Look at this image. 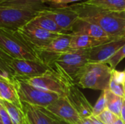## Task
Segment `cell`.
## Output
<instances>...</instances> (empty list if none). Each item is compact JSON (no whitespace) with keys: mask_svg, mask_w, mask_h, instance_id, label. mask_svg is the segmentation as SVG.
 <instances>
[{"mask_svg":"<svg viewBox=\"0 0 125 124\" xmlns=\"http://www.w3.org/2000/svg\"><path fill=\"white\" fill-rule=\"evenodd\" d=\"M78 18L99 26L111 39L125 37V19L111 12L81 1L70 4Z\"/></svg>","mask_w":125,"mask_h":124,"instance_id":"cell-1","label":"cell"},{"mask_svg":"<svg viewBox=\"0 0 125 124\" xmlns=\"http://www.w3.org/2000/svg\"><path fill=\"white\" fill-rule=\"evenodd\" d=\"M89 50H73L59 55L50 66L67 83L73 82L83 67L89 62Z\"/></svg>","mask_w":125,"mask_h":124,"instance_id":"cell-2","label":"cell"},{"mask_svg":"<svg viewBox=\"0 0 125 124\" xmlns=\"http://www.w3.org/2000/svg\"><path fill=\"white\" fill-rule=\"evenodd\" d=\"M112 70L105 64L89 62L78 75L75 83L83 88L104 91L108 89Z\"/></svg>","mask_w":125,"mask_h":124,"instance_id":"cell-3","label":"cell"},{"mask_svg":"<svg viewBox=\"0 0 125 124\" xmlns=\"http://www.w3.org/2000/svg\"><path fill=\"white\" fill-rule=\"evenodd\" d=\"M0 49L12 58L41 61L37 52L21 38L15 30L0 28Z\"/></svg>","mask_w":125,"mask_h":124,"instance_id":"cell-4","label":"cell"},{"mask_svg":"<svg viewBox=\"0 0 125 124\" xmlns=\"http://www.w3.org/2000/svg\"><path fill=\"white\" fill-rule=\"evenodd\" d=\"M15 83L21 103L45 108L61 97L56 94L36 88L18 77L15 78Z\"/></svg>","mask_w":125,"mask_h":124,"instance_id":"cell-5","label":"cell"},{"mask_svg":"<svg viewBox=\"0 0 125 124\" xmlns=\"http://www.w3.org/2000/svg\"><path fill=\"white\" fill-rule=\"evenodd\" d=\"M34 10L0 5V28L17 30L39 14Z\"/></svg>","mask_w":125,"mask_h":124,"instance_id":"cell-6","label":"cell"},{"mask_svg":"<svg viewBox=\"0 0 125 124\" xmlns=\"http://www.w3.org/2000/svg\"><path fill=\"white\" fill-rule=\"evenodd\" d=\"M15 31L35 51L45 47L61 34H64L44 30L29 23L15 30Z\"/></svg>","mask_w":125,"mask_h":124,"instance_id":"cell-7","label":"cell"},{"mask_svg":"<svg viewBox=\"0 0 125 124\" xmlns=\"http://www.w3.org/2000/svg\"><path fill=\"white\" fill-rule=\"evenodd\" d=\"M21 80L26 81L29 85L40 90L54 93L60 96H66L67 84L63 79L53 69L40 76Z\"/></svg>","mask_w":125,"mask_h":124,"instance_id":"cell-8","label":"cell"},{"mask_svg":"<svg viewBox=\"0 0 125 124\" xmlns=\"http://www.w3.org/2000/svg\"><path fill=\"white\" fill-rule=\"evenodd\" d=\"M15 77L20 79H28L44 75L51 70V67L41 61L13 58L9 62Z\"/></svg>","mask_w":125,"mask_h":124,"instance_id":"cell-9","label":"cell"},{"mask_svg":"<svg viewBox=\"0 0 125 124\" xmlns=\"http://www.w3.org/2000/svg\"><path fill=\"white\" fill-rule=\"evenodd\" d=\"M52 19L61 29L71 34L73 24L78 18V14L70 7H45L39 12Z\"/></svg>","mask_w":125,"mask_h":124,"instance_id":"cell-10","label":"cell"},{"mask_svg":"<svg viewBox=\"0 0 125 124\" xmlns=\"http://www.w3.org/2000/svg\"><path fill=\"white\" fill-rule=\"evenodd\" d=\"M65 97L81 118H89L93 115L92 105L78 88L76 83L73 82L67 83V93Z\"/></svg>","mask_w":125,"mask_h":124,"instance_id":"cell-11","label":"cell"},{"mask_svg":"<svg viewBox=\"0 0 125 124\" xmlns=\"http://www.w3.org/2000/svg\"><path fill=\"white\" fill-rule=\"evenodd\" d=\"M125 45V37L113 39L89 49V62L103 63L116 54Z\"/></svg>","mask_w":125,"mask_h":124,"instance_id":"cell-12","label":"cell"},{"mask_svg":"<svg viewBox=\"0 0 125 124\" xmlns=\"http://www.w3.org/2000/svg\"><path fill=\"white\" fill-rule=\"evenodd\" d=\"M45 109L56 118L70 124H76L81 118L65 96L59 97Z\"/></svg>","mask_w":125,"mask_h":124,"instance_id":"cell-13","label":"cell"},{"mask_svg":"<svg viewBox=\"0 0 125 124\" xmlns=\"http://www.w3.org/2000/svg\"><path fill=\"white\" fill-rule=\"evenodd\" d=\"M72 34L86 35L99 39H113L97 25L91 22L78 18L71 29Z\"/></svg>","mask_w":125,"mask_h":124,"instance_id":"cell-14","label":"cell"},{"mask_svg":"<svg viewBox=\"0 0 125 124\" xmlns=\"http://www.w3.org/2000/svg\"><path fill=\"white\" fill-rule=\"evenodd\" d=\"M26 120L29 124H53L54 116L45 108L22 103Z\"/></svg>","mask_w":125,"mask_h":124,"instance_id":"cell-15","label":"cell"},{"mask_svg":"<svg viewBox=\"0 0 125 124\" xmlns=\"http://www.w3.org/2000/svg\"><path fill=\"white\" fill-rule=\"evenodd\" d=\"M15 80L0 79V100L10 102L23 110L22 103L18 96Z\"/></svg>","mask_w":125,"mask_h":124,"instance_id":"cell-16","label":"cell"},{"mask_svg":"<svg viewBox=\"0 0 125 124\" xmlns=\"http://www.w3.org/2000/svg\"><path fill=\"white\" fill-rule=\"evenodd\" d=\"M110 40L111 39H99L86 35L72 34L70 48L73 50H89Z\"/></svg>","mask_w":125,"mask_h":124,"instance_id":"cell-17","label":"cell"},{"mask_svg":"<svg viewBox=\"0 0 125 124\" xmlns=\"http://www.w3.org/2000/svg\"><path fill=\"white\" fill-rule=\"evenodd\" d=\"M29 23L33 26H35L37 27L51 32L58 34H70L61 29L52 19L40 13L34 18H32Z\"/></svg>","mask_w":125,"mask_h":124,"instance_id":"cell-18","label":"cell"},{"mask_svg":"<svg viewBox=\"0 0 125 124\" xmlns=\"http://www.w3.org/2000/svg\"><path fill=\"white\" fill-rule=\"evenodd\" d=\"M0 5L26 8L36 11H40L46 7L42 3V0H4V1Z\"/></svg>","mask_w":125,"mask_h":124,"instance_id":"cell-19","label":"cell"},{"mask_svg":"<svg viewBox=\"0 0 125 124\" xmlns=\"http://www.w3.org/2000/svg\"><path fill=\"white\" fill-rule=\"evenodd\" d=\"M86 1L88 4L111 12L125 10V1L124 0H87Z\"/></svg>","mask_w":125,"mask_h":124,"instance_id":"cell-20","label":"cell"},{"mask_svg":"<svg viewBox=\"0 0 125 124\" xmlns=\"http://www.w3.org/2000/svg\"><path fill=\"white\" fill-rule=\"evenodd\" d=\"M105 102H106V108L110 110L111 113L117 115L120 118L123 99L114 93H112L109 89H106L104 91Z\"/></svg>","mask_w":125,"mask_h":124,"instance_id":"cell-21","label":"cell"},{"mask_svg":"<svg viewBox=\"0 0 125 124\" xmlns=\"http://www.w3.org/2000/svg\"><path fill=\"white\" fill-rule=\"evenodd\" d=\"M0 104L7 111L13 124H24L26 118L23 110L6 101L0 100Z\"/></svg>","mask_w":125,"mask_h":124,"instance_id":"cell-22","label":"cell"},{"mask_svg":"<svg viewBox=\"0 0 125 124\" xmlns=\"http://www.w3.org/2000/svg\"><path fill=\"white\" fill-rule=\"evenodd\" d=\"M10 61L0 58V79L15 80V75L10 66Z\"/></svg>","mask_w":125,"mask_h":124,"instance_id":"cell-23","label":"cell"},{"mask_svg":"<svg viewBox=\"0 0 125 124\" xmlns=\"http://www.w3.org/2000/svg\"><path fill=\"white\" fill-rule=\"evenodd\" d=\"M125 58V45L112 57H111L108 60L103 62V64H105L108 65L112 69H114L116 66L119 64L120 61H122Z\"/></svg>","mask_w":125,"mask_h":124,"instance_id":"cell-24","label":"cell"},{"mask_svg":"<svg viewBox=\"0 0 125 124\" xmlns=\"http://www.w3.org/2000/svg\"><path fill=\"white\" fill-rule=\"evenodd\" d=\"M106 108V102H105V94L103 91L100 94V97L98 98L97 102L95 103L94 106L93 107V115L95 117H97L100 115Z\"/></svg>","mask_w":125,"mask_h":124,"instance_id":"cell-25","label":"cell"},{"mask_svg":"<svg viewBox=\"0 0 125 124\" xmlns=\"http://www.w3.org/2000/svg\"><path fill=\"white\" fill-rule=\"evenodd\" d=\"M108 89L112 93H114V94H116V95H117V96H120L122 98H125V85L116 82L111 77V80H110Z\"/></svg>","mask_w":125,"mask_h":124,"instance_id":"cell-26","label":"cell"},{"mask_svg":"<svg viewBox=\"0 0 125 124\" xmlns=\"http://www.w3.org/2000/svg\"><path fill=\"white\" fill-rule=\"evenodd\" d=\"M99 120H100L105 124H113L119 117L111 113L108 109H105L100 115L97 117Z\"/></svg>","mask_w":125,"mask_h":124,"instance_id":"cell-27","label":"cell"},{"mask_svg":"<svg viewBox=\"0 0 125 124\" xmlns=\"http://www.w3.org/2000/svg\"><path fill=\"white\" fill-rule=\"evenodd\" d=\"M84 0H42L43 4H49L51 7H65L70 3H78Z\"/></svg>","mask_w":125,"mask_h":124,"instance_id":"cell-28","label":"cell"},{"mask_svg":"<svg viewBox=\"0 0 125 124\" xmlns=\"http://www.w3.org/2000/svg\"><path fill=\"white\" fill-rule=\"evenodd\" d=\"M111 78L116 82L124 84L125 83V69L123 71H119L116 69H113L111 72Z\"/></svg>","mask_w":125,"mask_h":124,"instance_id":"cell-29","label":"cell"},{"mask_svg":"<svg viewBox=\"0 0 125 124\" xmlns=\"http://www.w3.org/2000/svg\"><path fill=\"white\" fill-rule=\"evenodd\" d=\"M0 114L3 124H13L6 109L0 104Z\"/></svg>","mask_w":125,"mask_h":124,"instance_id":"cell-30","label":"cell"},{"mask_svg":"<svg viewBox=\"0 0 125 124\" xmlns=\"http://www.w3.org/2000/svg\"><path fill=\"white\" fill-rule=\"evenodd\" d=\"M120 118L123 121L124 124H125V98L123 99V103H122V110H121V114H120Z\"/></svg>","mask_w":125,"mask_h":124,"instance_id":"cell-31","label":"cell"},{"mask_svg":"<svg viewBox=\"0 0 125 124\" xmlns=\"http://www.w3.org/2000/svg\"><path fill=\"white\" fill-rule=\"evenodd\" d=\"M0 58L4 59V60H7V61H10V60L13 59L10 56H8L6 53H4L3 50H1V49H0Z\"/></svg>","mask_w":125,"mask_h":124,"instance_id":"cell-32","label":"cell"},{"mask_svg":"<svg viewBox=\"0 0 125 124\" xmlns=\"http://www.w3.org/2000/svg\"><path fill=\"white\" fill-rule=\"evenodd\" d=\"M76 124H93L91 119L89 118H81L79 121Z\"/></svg>","mask_w":125,"mask_h":124,"instance_id":"cell-33","label":"cell"},{"mask_svg":"<svg viewBox=\"0 0 125 124\" xmlns=\"http://www.w3.org/2000/svg\"><path fill=\"white\" fill-rule=\"evenodd\" d=\"M89 118L91 119V121H92V124H103L100 120H99L97 117H95V116H94V115L90 116Z\"/></svg>","mask_w":125,"mask_h":124,"instance_id":"cell-34","label":"cell"},{"mask_svg":"<svg viewBox=\"0 0 125 124\" xmlns=\"http://www.w3.org/2000/svg\"><path fill=\"white\" fill-rule=\"evenodd\" d=\"M53 124H72L65 121H63V120H61L58 118H56L54 116V121H53Z\"/></svg>","mask_w":125,"mask_h":124,"instance_id":"cell-35","label":"cell"},{"mask_svg":"<svg viewBox=\"0 0 125 124\" xmlns=\"http://www.w3.org/2000/svg\"><path fill=\"white\" fill-rule=\"evenodd\" d=\"M119 17L125 19V10H123V11H120V12H115Z\"/></svg>","mask_w":125,"mask_h":124,"instance_id":"cell-36","label":"cell"},{"mask_svg":"<svg viewBox=\"0 0 125 124\" xmlns=\"http://www.w3.org/2000/svg\"><path fill=\"white\" fill-rule=\"evenodd\" d=\"M113 124H124V122H123V121L120 118H119Z\"/></svg>","mask_w":125,"mask_h":124,"instance_id":"cell-37","label":"cell"},{"mask_svg":"<svg viewBox=\"0 0 125 124\" xmlns=\"http://www.w3.org/2000/svg\"><path fill=\"white\" fill-rule=\"evenodd\" d=\"M0 124H3L2 121H1V114H0Z\"/></svg>","mask_w":125,"mask_h":124,"instance_id":"cell-38","label":"cell"},{"mask_svg":"<svg viewBox=\"0 0 125 124\" xmlns=\"http://www.w3.org/2000/svg\"><path fill=\"white\" fill-rule=\"evenodd\" d=\"M4 1V0H0V4H1Z\"/></svg>","mask_w":125,"mask_h":124,"instance_id":"cell-39","label":"cell"},{"mask_svg":"<svg viewBox=\"0 0 125 124\" xmlns=\"http://www.w3.org/2000/svg\"><path fill=\"white\" fill-rule=\"evenodd\" d=\"M24 124H29L28 122H27V121L26 120H25V122H24Z\"/></svg>","mask_w":125,"mask_h":124,"instance_id":"cell-40","label":"cell"},{"mask_svg":"<svg viewBox=\"0 0 125 124\" xmlns=\"http://www.w3.org/2000/svg\"></svg>","mask_w":125,"mask_h":124,"instance_id":"cell-41","label":"cell"},{"mask_svg":"<svg viewBox=\"0 0 125 124\" xmlns=\"http://www.w3.org/2000/svg\"><path fill=\"white\" fill-rule=\"evenodd\" d=\"M124 1H125V0H124Z\"/></svg>","mask_w":125,"mask_h":124,"instance_id":"cell-42","label":"cell"}]
</instances>
